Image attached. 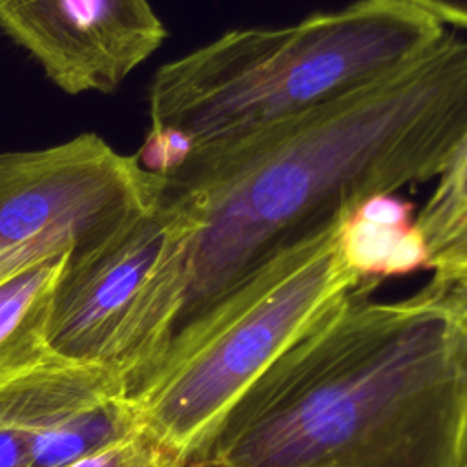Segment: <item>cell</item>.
Instances as JSON below:
<instances>
[{
  "instance_id": "obj_1",
  "label": "cell",
  "mask_w": 467,
  "mask_h": 467,
  "mask_svg": "<svg viewBox=\"0 0 467 467\" xmlns=\"http://www.w3.org/2000/svg\"><path fill=\"white\" fill-rule=\"evenodd\" d=\"M467 140V36L252 139L192 150L164 188L192 217L175 332L359 202L438 179ZM175 336V334H173Z\"/></svg>"
},
{
  "instance_id": "obj_2",
  "label": "cell",
  "mask_w": 467,
  "mask_h": 467,
  "mask_svg": "<svg viewBox=\"0 0 467 467\" xmlns=\"http://www.w3.org/2000/svg\"><path fill=\"white\" fill-rule=\"evenodd\" d=\"M350 292L235 403L190 467H463L467 283Z\"/></svg>"
},
{
  "instance_id": "obj_3",
  "label": "cell",
  "mask_w": 467,
  "mask_h": 467,
  "mask_svg": "<svg viewBox=\"0 0 467 467\" xmlns=\"http://www.w3.org/2000/svg\"><path fill=\"white\" fill-rule=\"evenodd\" d=\"M447 31L398 0L232 29L157 69L150 131L177 135L190 151L252 139L390 75Z\"/></svg>"
},
{
  "instance_id": "obj_4",
  "label": "cell",
  "mask_w": 467,
  "mask_h": 467,
  "mask_svg": "<svg viewBox=\"0 0 467 467\" xmlns=\"http://www.w3.org/2000/svg\"><path fill=\"white\" fill-rule=\"evenodd\" d=\"M341 221L274 257L175 332L131 390L142 427L190 462L255 381L363 286L341 255Z\"/></svg>"
},
{
  "instance_id": "obj_5",
  "label": "cell",
  "mask_w": 467,
  "mask_h": 467,
  "mask_svg": "<svg viewBox=\"0 0 467 467\" xmlns=\"http://www.w3.org/2000/svg\"><path fill=\"white\" fill-rule=\"evenodd\" d=\"M190 232V213L162 186L157 202L120 232L69 255L51 305V352L104 367L133 390L175 334Z\"/></svg>"
},
{
  "instance_id": "obj_6",
  "label": "cell",
  "mask_w": 467,
  "mask_h": 467,
  "mask_svg": "<svg viewBox=\"0 0 467 467\" xmlns=\"http://www.w3.org/2000/svg\"><path fill=\"white\" fill-rule=\"evenodd\" d=\"M164 179L102 137L0 153V275L89 250L151 208Z\"/></svg>"
},
{
  "instance_id": "obj_7",
  "label": "cell",
  "mask_w": 467,
  "mask_h": 467,
  "mask_svg": "<svg viewBox=\"0 0 467 467\" xmlns=\"http://www.w3.org/2000/svg\"><path fill=\"white\" fill-rule=\"evenodd\" d=\"M0 29L67 95L115 91L168 35L150 0H0Z\"/></svg>"
},
{
  "instance_id": "obj_8",
  "label": "cell",
  "mask_w": 467,
  "mask_h": 467,
  "mask_svg": "<svg viewBox=\"0 0 467 467\" xmlns=\"http://www.w3.org/2000/svg\"><path fill=\"white\" fill-rule=\"evenodd\" d=\"M0 414L26 467H64L142 427L124 378L57 354L0 381Z\"/></svg>"
},
{
  "instance_id": "obj_9",
  "label": "cell",
  "mask_w": 467,
  "mask_h": 467,
  "mask_svg": "<svg viewBox=\"0 0 467 467\" xmlns=\"http://www.w3.org/2000/svg\"><path fill=\"white\" fill-rule=\"evenodd\" d=\"M414 219V204L396 193L368 197L345 215L339 250L363 285L429 270L427 244Z\"/></svg>"
},
{
  "instance_id": "obj_10",
  "label": "cell",
  "mask_w": 467,
  "mask_h": 467,
  "mask_svg": "<svg viewBox=\"0 0 467 467\" xmlns=\"http://www.w3.org/2000/svg\"><path fill=\"white\" fill-rule=\"evenodd\" d=\"M71 252L40 257L0 275V381L49 358L51 305Z\"/></svg>"
},
{
  "instance_id": "obj_11",
  "label": "cell",
  "mask_w": 467,
  "mask_h": 467,
  "mask_svg": "<svg viewBox=\"0 0 467 467\" xmlns=\"http://www.w3.org/2000/svg\"><path fill=\"white\" fill-rule=\"evenodd\" d=\"M429 252V270L441 281L467 283V140L414 219Z\"/></svg>"
},
{
  "instance_id": "obj_12",
  "label": "cell",
  "mask_w": 467,
  "mask_h": 467,
  "mask_svg": "<svg viewBox=\"0 0 467 467\" xmlns=\"http://www.w3.org/2000/svg\"><path fill=\"white\" fill-rule=\"evenodd\" d=\"M64 467H190V462L146 427Z\"/></svg>"
},
{
  "instance_id": "obj_13",
  "label": "cell",
  "mask_w": 467,
  "mask_h": 467,
  "mask_svg": "<svg viewBox=\"0 0 467 467\" xmlns=\"http://www.w3.org/2000/svg\"><path fill=\"white\" fill-rule=\"evenodd\" d=\"M407 4L432 18L440 24L452 26L467 31V0H398Z\"/></svg>"
},
{
  "instance_id": "obj_14",
  "label": "cell",
  "mask_w": 467,
  "mask_h": 467,
  "mask_svg": "<svg viewBox=\"0 0 467 467\" xmlns=\"http://www.w3.org/2000/svg\"><path fill=\"white\" fill-rule=\"evenodd\" d=\"M26 449L20 436L0 414V467H26Z\"/></svg>"
},
{
  "instance_id": "obj_15",
  "label": "cell",
  "mask_w": 467,
  "mask_h": 467,
  "mask_svg": "<svg viewBox=\"0 0 467 467\" xmlns=\"http://www.w3.org/2000/svg\"><path fill=\"white\" fill-rule=\"evenodd\" d=\"M463 467H467V456H465V462H463Z\"/></svg>"
}]
</instances>
